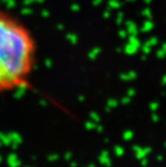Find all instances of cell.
Here are the masks:
<instances>
[{"label":"cell","mask_w":166,"mask_h":167,"mask_svg":"<svg viewBox=\"0 0 166 167\" xmlns=\"http://www.w3.org/2000/svg\"><path fill=\"white\" fill-rule=\"evenodd\" d=\"M38 59L33 29L15 13L0 9V93L28 88Z\"/></svg>","instance_id":"6da1fadb"}]
</instances>
